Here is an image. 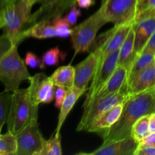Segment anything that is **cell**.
I'll return each instance as SVG.
<instances>
[{
  "label": "cell",
  "mask_w": 155,
  "mask_h": 155,
  "mask_svg": "<svg viewBox=\"0 0 155 155\" xmlns=\"http://www.w3.org/2000/svg\"><path fill=\"white\" fill-rule=\"evenodd\" d=\"M13 45L12 40L6 35L2 34L0 36V60Z\"/></svg>",
  "instance_id": "obj_34"
},
{
  "label": "cell",
  "mask_w": 155,
  "mask_h": 155,
  "mask_svg": "<svg viewBox=\"0 0 155 155\" xmlns=\"http://www.w3.org/2000/svg\"><path fill=\"white\" fill-rule=\"evenodd\" d=\"M137 56L138 54L135 51V33L132 27L125 41L120 48L118 65L125 67L130 71Z\"/></svg>",
  "instance_id": "obj_20"
},
{
  "label": "cell",
  "mask_w": 155,
  "mask_h": 155,
  "mask_svg": "<svg viewBox=\"0 0 155 155\" xmlns=\"http://www.w3.org/2000/svg\"><path fill=\"white\" fill-rule=\"evenodd\" d=\"M84 92H85L80 90V89L74 86L68 89L66 96H65L64 100L60 107V113L58 115V120L57 128L55 130L56 132L60 133L62 126H63L66 118L68 117V114L73 109L74 106L75 105L77 100L80 98V96L83 95Z\"/></svg>",
  "instance_id": "obj_21"
},
{
  "label": "cell",
  "mask_w": 155,
  "mask_h": 155,
  "mask_svg": "<svg viewBox=\"0 0 155 155\" xmlns=\"http://www.w3.org/2000/svg\"><path fill=\"white\" fill-rule=\"evenodd\" d=\"M1 29H2V27H1V25H0V30H1Z\"/></svg>",
  "instance_id": "obj_43"
},
{
  "label": "cell",
  "mask_w": 155,
  "mask_h": 155,
  "mask_svg": "<svg viewBox=\"0 0 155 155\" xmlns=\"http://www.w3.org/2000/svg\"><path fill=\"white\" fill-rule=\"evenodd\" d=\"M81 16V11L80 8H78L77 7V5L74 4L71 6V9H70L69 12H68L66 15L64 17L65 21H67L68 24H69L71 27L75 25L77 22V19H78Z\"/></svg>",
  "instance_id": "obj_32"
},
{
  "label": "cell",
  "mask_w": 155,
  "mask_h": 155,
  "mask_svg": "<svg viewBox=\"0 0 155 155\" xmlns=\"http://www.w3.org/2000/svg\"><path fill=\"white\" fill-rule=\"evenodd\" d=\"M149 129L151 133H155V112L149 115Z\"/></svg>",
  "instance_id": "obj_39"
},
{
  "label": "cell",
  "mask_w": 155,
  "mask_h": 155,
  "mask_svg": "<svg viewBox=\"0 0 155 155\" xmlns=\"http://www.w3.org/2000/svg\"><path fill=\"white\" fill-rule=\"evenodd\" d=\"M41 1L44 2V1H47V0H37V2H41Z\"/></svg>",
  "instance_id": "obj_41"
},
{
  "label": "cell",
  "mask_w": 155,
  "mask_h": 155,
  "mask_svg": "<svg viewBox=\"0 0 155 155\" xmlns=\"http://www.w3.org/2000/svg\"><path fill=\"white\" fill-rule=\"evenodd\" d=\"M53 24L55 29L56 36L61 38H66L71 36V26L67 23L64 18L62 17H58L52 20Z\"/></svg>",
  "instance_id": "obj_30"
},
{
  "label": "cell",
  "mask_w": 155,
  "mask_h": 155,
  "mask_svg": "<svg viewBox=\"0 0 155 155\" xmlns=\"http://www.w3.org/2000/svg\"><path fill=\"white\" fill-rule=\"evenodd\" d=\"M12 92L4 90L0 92V132L7 123L12 105Z\"/></svg>",
  "instance_id": "obj_27"
},
{
  "label": "cell",
  "mask_w": 155,
  "mask_h": 155,
  "mask_svg": "<svg viewBox=\"0 0 155 155\" xmlns=\"http://www.w3.org/2000/svg\"><path fill=\"white\" fill-rule=\"evenodd\" d=\"M143 51H152V52L155 53V31L152 34L151 37L150 38L148 43L146 44L142 52H143Z\"/></svg>",
  "instance_id": "obj_36"
},
{
  "label": "cell",
  "mask_w": 155,
  "mask_h": 155,
  "mask_svg": "<svg viewBox=\"0 0 155 155\" xmlns=\"http://www.w3.org/2000/svg\"><path fill=\"white\" fill-rule=\"evenodd\" d=\"M36 3L34 0H10L0 14V25L3 34L18 45L20 36L27 28L31 16V9Z\"/></svg>",
  "instance_id": "obj_2"
},
{
  "label": "cell",
  "mask_w": 155,
  "mask_h": 155,
  "mask_svg": "<svg viewBox=\"0 0 155 155\" xmlns=\"http://www.w3.org/2000/svg\"><path fill=\"white\" fill-rule=\"evenodd\" d=\"M34 1L36 2H37V0H34Z\"/></svg>",
  "instance_id": "obj_42"
},
{
  "label": "cell",
  "mask_w": 155,
  "mask_h": 155,
  "mask_svg": "<svg viewBox=\"0 0 155 155\" xmlns=\"http://www.w3.org/2000/svg\"><path fill=\"white\" fill-rule=\"evenodd\" d=\"M17 140L15 135L10 132H0V155H15L17 152Z\"/></svg>",
  "instance_id": "obj_25"
},
{
  "label": "cell",
  "mask_w": 155,
  "mask_h": 155,
  "mask_svg": "<svg viewBox=\"0 0 155 155\" xmlns=\"http://www.w3.org/2000/svg\"><path fill=\"white\" fill-rule=\"evenodd\" d=\"M67 54L61 50L58 47L50 48L42 56V62L45 66H56L60 62L65 60Z\"/></svg>",
  "instance_id": "obj_28"
},
{
  "label": "cell",
  "mask_w": 155,
  "mask_h": 155,
  "mask_svg": "<svg viewBox=\"0 0 155 155\" xmlns=\"http://www.w3.org/2000/svg\"><path fill=\"white\" fill-rule=\"evenodd\" d=\"M50 79L54 86H62L67 89H70L74 86V67H73L71 64L67 66L60 67L50 76Z\"/></svg>",
  "instance_id": "obj_22"
},
{
  "label": "cell",
  "mask_w": 155,
  "mask_h": 155,
  "mask_svg": "<svg viewBox=\"0 0 155 155\" xmlns=\"http://www.w3.org/2000/svg\"><path fill=\"white\" fill-rule=\"evenodd\" d=\"M138 1H139V0H138Z\"/></svg>",
  "instance_id": "obj_44"
},
{
  "label": "cell",
  "mask_w": 155,
  "mask_h": 155,
  "mask_svg": "<svg viewBox=\"0 0 155 155\" xmlns=\"http://www.w3.org/2000/svg\"><path fill=\"white\" fill-rule=\"evenodd\" d=\"M100 52L98 49L93 50L83 61L74 67L75 79L74 86L86 92L89 81L93 78L100 60Z\"/></svg>",
  "instance_id": "obj_13"
},
{
  "label": "cell",
  "mask_w": 155,
  "mask_h": 155,
  "mask_svg": "<svg viewBox=\"0 0 155 155\" xmlns=\"http://www.w3.org/2000/svg\"><path fill=\"white\" fill-rule=\"evenodd\" d=\"M107 23L98 9L84 21L71 29V42L74 49V58L79 53L90 51L98 30Z\"/></svg>",
  "instance_id": "obj_5"
},
{
  "label": "cell",
  "mask_w": 155,
  "mask_h": 155,
  "mask_svg": "<svg viewBox=\"0 0 155 155\" xmlns=\"http://www.w3.org/2000/svg\"><path fill=\"white\" fill-rule=\"evenodd\" d=\"M128 73L129 71L125 67L122 66V65H118L113 74L107 80V81L97 91V92L92 97L89 104L83 108H86L95 100L111 95V94L117 93L120 91L124 86H127Z\"/></svg>",
  "instance_id": "obj_16"
},
{
  "label": "cell",
  "mask_w": 155,
  "mask_h": 155,
  "mask_svg": "<svg viewBox=\"0 0 155 155\" xmlns=\"http://www.w3.org/2000/svg\"><path fill=\"white\" fill-rule=\"evenodd\" d=\"M56 36L55 29L51 20H42L30 26L22 32L20 40L25 38L33 37L36 39H48Z\"/></svg>",
  "instance_id": "obj_19"
},
{
  "label": "cell",
  "mask_w": 155,
  "mask_h": 155,
  "mask_svg": "<svg viewBox=\"0 0 155 155\" xmlns=\"http://www.w3.org/2000/svg\"><path fill=\"white\" fill-rule=\"evenodd\" d=\"M119 54L120 49H117L100 59L96 72L92 78V84L86 94L83 107L89 104L97 91L107 81V80L114 72L118 66Z\"/></svg>",
  "instance_id": "obj_10"
},
{
  "label": "cell",
  "mask_w": 155,
  "mask_h": 155,
  "mask_svg": "<svg viewBox=\"0 0 155 155\" xmlns=\"http://www.w3.org/2000/svg\"><path fill=\"white\" fill-rule=\"evenodd\" d=\"M135 155H155V147L151 145H138L135 151Z\"/></svg>",
  "instance_id": "obj_35"
},
{
  "label": "cell",
  "mask_w": 155,
  "mask_h": 155,
  "mask_svg": "<svg viewBox=\"0 0 155 155\" xmlns=\"http://www.w3.org/2000/svg\"><path fill=\"white\" fill-rule=\"evenodd\" d=\"M76 4L81 8H89L95 4V0H76Z\"/></svg>",
  "instance_id": "obj_38"
},
{
  "label": "cell",
  "mask_w": 155,
  "mask_h": 155,
  "mask_svg": "<svg viewBox=\"0 0 155 155\" xmlns=\"http://www.w3.org/2000/svg\"><path fill=\"white\" fill-rule=\"evenodd\" d=\"M24 62L26 65L30 67L31 68H39L41 70H45L46 67L42 62V58H39L31 51H28L26 54Z\"/></svg>",
  "instance_id": "obj_31"
},
{
  "label": "cell",
  "mask_w": 155,
  "mask_h": 155,
  "mask_svg": "<svg viewBox=\"0 0 155 155\" xmlns=\"http://www.w3.org/2000/svg\"><path fill=\"white\" fill-rule=\"evenodd\" d=\"M149 115L147 114L141 117L132 127L131 137H133L138 144L151 134L149 129Z\"/></svg>",
  "instance_id": "obj_24"
},
{
  "label": "cell",
  "mask_w": 155,
  "mask_h": 155,
  "mask_svg": "<svg viewBox=\"0 0 155 155\" xmlns=\"http://www.w3.org/2000/svg\"><path fill=\"white\" fill-rule=\"evenodd\" d=\"M133 25V23L114 25L113 28L95 38L90 51L98 49L101 55L100 59H101L107 54L120 49Z\"/></svg>",
  "instance_id": "obj_8"
},
{
  "label": "cell",
  "mask_w": 155,
  "mask_h": 155,
  "mask_svg": "<svg viewBox=\"0 0 155 155\" xmlns=\"http://www.w3.org/2000/svg\"><path fill=\"white\" fill-rule=\"evenodd\" d=\"M155 62V53L152 51H143L141 54H138L137 58L135 60L131 69L128 73V77L127 80V86L130 80L136 75H137L141 71L145 69L150 64Z\"/></svg>",
  "instance_id": "obj_23"
},
{
  "label": "cell",
  "mask_w": 155,
  "mask_h": 155,
  "mask_svg": "<svg viewBox=\"0 0 155 155\" xmlns=\"http://www.w3.org/2000/svg\"><path fill=\"white\" fill-rule=\"evenodd\" d=\"M153 112H155V86L129 96L119 120L103 138V143L131 137L133 124L141 117Z\"/></svg>",
  "instance_id": "obj_1"
},
{
  "label": "cell",
  "mask_w": 155,
  "mask_h": 155,
  "mask_svg": "<svg viewBox=\"0 0 155 155\" xmlns=\"http://www.w3.org/2000/svg\"><path fill=\"white\" fill-rule=\"evenodd\" d=\"M76 3V0H47L35 13L31 14L27 29L42 20H51L62 15Z\"/></svg>",
  "instance_id": "obj_12"
},
{
  "label": "cell",
  "mask_w": 155,
  "mask_h": 155,
  "mask_svg": "<svg viewBox=\"0 0 155 155\" xmlns=\"http://www.w3.org/2000/svg\"><path fill=\"white\" fill-rule=\"evenodd\" d=\"M135 33V51L139 54L155 31V16L143 18L133 23Z\"/></svg>",
  "instance_id": "obj_18"
},
{
  "label": "cell",
  "mask_w": 155,
  "mask_h": 155,
  "mask_svg": "<svg viewBox=\"0 0 155 155\" xmlns=\"http://www.w3.org/2000/svg\"><path fill=\"white\" fill-rule=\"evenodd\" d=\"M155 16V0H139L134 22L148 17Z\"/></svg>",
  "instance_id": "obj_29"
},
{
  "label": "cell",
  "mask_w": 155,
  "mask_h": 155,
  "mask_svg": "<svg viewBox=\"0 0 155 155\" xmlns=\"http://www.w3.org/2000/svg\"><path fill=\"white\" fill-rule=\"evenodd\" d=\"M62 148L61 133L56 132L48 140H45V145L39 155H61Z\"/></svg>",
  "instance_id": "obj_26"
},
{
  "label": "cell",
  "mask_w": 155,
  "mask_h": 155,
  "mask_svg": "<svg viewBox=\"0 0 155 155\" xmlns=\"http://www.w3.org/2000/svg\"><path fill=\"white\" fill-rule=\"evenodd\" d=\"M139 144L133 137L103 143L101 147L92 152H81L77 154L88 155H133Z\"/></svg>",
  "instance_id": "obj_15"
},
{
  "label": "cell",
  "mask_w": 155,
  "mask_h": 155,
  "mask_svg": "<svg viewBox=\"0 0 155 155\" xmlns=\"http://www.w3.org/2000/svg\"><path fill=\"white\" fill-rule=\"evenodd\" d=\"M124 106V103L117 104L100 114L90 123L86 131L97 133L101 138H104L109 130L118 121L122 114Z\"/></svg>",
  "instance_id": "obj_14"
},
{
  "label": "cell",
  "mask_w": 155,
  "mask_h": 155,
  "mask_svg": "<svg viewBox=\"0 0 155 155\" xmlns=\"http://www.w3.org/2000/svg\"><path fill=\"white\" fill-rule=\"evenodd\" d=\"M30 86L27 88L29 95L34 104H48L54 97V85L50 77L43 73L35 74L29 79Z\"/></svg>",
  "instance_id": "obj_11"
},
{
  "label": "cell",
  "mask_w": 155,
  "mask_h": 155,
  "mask_svg": "<svg viewBox=\"0 0 155 155\" xmlns=\"http://www.w3.org/2000/svg\"><path fill=\"white\" fill-rule=\"evenodd\" d=\"M68 92V89L62 86H54V107L60 109L64 100L65 96Z\"/></svg>",
  "instance_id": "obj_33"
},
{
  "label": "cell",
  "mask_w": 155,
  "mask_h": 155,
  "mask_svg": "<svg viewBox=\"0 0 155 155\" xmlns=\"http://www.w3.org/2000/svg\"><path fill=\"white\" fill-rule=\"evenodd\" d=\"M10 0H0V14Z\"/></svg>",
  "instance_id": "obj_40"
},
{
  "label": "cell",
  "mask_w": 155,
  "mask_h": 155,
  "mask_svg": "<svg viewBox=\"0 0 155 155\" xmlns=\"http://www.w3.org/2000/svg\"><path fill=\"white\" fill-rule=\"evenodd\" d=\"M30 77L18 53V45L14 44L0 60V81L4 84L5 90L11 92L18 90L21 83Z\"/></svg>",
  "instance_id": "obj_4"
},
{
  "label": "cell",
  "mask_w": 155,
  "mask_h": 155,
  "mask_svg": "<svg viewBox=\"0 0 155 155\" xmlns=\"http://www.w3.org/2000/svg\"><path fill=\"white\" fill-rule=\"evenodd\" d=\"M15 137L18 146L15 155H39L45 143L38 122L27 126Z\"/></svg>",
  "instance_id": "obj_9"
},
{
  "label": "cell",
  "mask_w": 155,
  "mask_h": 155,
  "mask_svg": "<svg viewBox=\"0 0 155 155\" xmlns=\"http://www.w3.org/2000/svg\"><path fill=\"white\" fill-rule=\"evenodd\" d=\"M138 0H101L99 10L107 22L114 25L134 23Z\"/></svg>",
  "instance_id": "obj_6"
},
{
  "label": "cell",
  "mask_w": 155,
  "mask_h": 155,
  "mask_svg": "<svg viewBox=\"0 0 155 155\" xmlns=\"http://www.w3.org/2000/svg\"><path fill=\"white\" fill-rule=\"evenodd\" d=\"M128 98L129 95L127 93V86H124L117 93L111 94L93 101L89 106L84 108L83 116L77 126V130L78 132L86 131L90 123L95 118L117 104L125 103Z\"/></svg>",
  "instance_id": "obj_7"
},
{
  "label": "cell",
  "mask_w": 155,
  "mask_h": 155,
  "mask_svg": "<svg viewBox=\"0 0 155 155\" xmlns=\"http://www.w3.org/2000/svg\"><path fill=\"white\" fill-rule=\"evenodd\" d=\"M39 105L32 101L28 89L12 92V105L7 120L8 131L16 136L27 126L37 123Z\"/></svg>",
  "instance_id": "obj_3"
},
{
  "label": "cell",
  "mask_w": 155,
  "mask_h": 155,
  "mask_svg": "<svg viewBox=\"0 0 155 155\" xmlns=\"http://www.w3.org/2000/svg\"><path fill=\"white\" fill-rule=\"evenodd\" d=\"M155 86V62L141 71L127 86L129 96L140 93Z\"/></svg>",
  "instance_id": "obj_17"
},
{
  "label": "cell",
  "mask_w": 155,
  "mask_h": 155,
  "mask_svg": "<svg viewBox=\"0 0 155 155\" xmlns=\"http://www.w3.org/2000/svg\"><path fill=\"white\" fill-rule=\"evenodd\" d=\"M139 145H151V146L155 147V133H152L148 135L145 139H143L140 143H139Z\"/></svg>",
  "instance_id": "obj_37"
}]
</instances>
